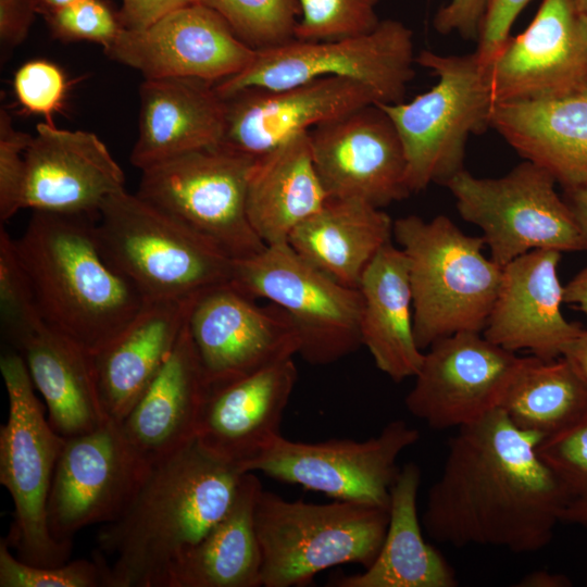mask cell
Segmentation results:
<instances>
[{"label": "cell", "instance_id": "cell-6", "mask_svg": "<svg viewBox=\"0 0 587 587\" xmlns=\"http://www.w3.org/2000/svg\"><path fill=\"white\" fill-rule=\"evenodd\" d=\"M254 523L262 586L295 587L334 566L369 567L383 546L389 509L341 500H287L263 488Z\"/></svg>", "mask_w": 587, "mask_h": 587}, {"label": "cell", "instance_id": "cell-47", "mask_svg": "<svg viewBox=\"0 0 587 587\" xmlns=\"http://www.w3.org/2000/svg\"><path fill=\"white\" fill-rule=\"evenodd\" d=\"M564 357L587 383V329L571 341L563 351Z\"/></svg>", "mask_w": 587, "mask_h": 587}, {"label": "cell", "instance_id": "cell-49", "mask_svg": "<svg viewBox=\"0 0 587 587\" xmlns=\"http://www.w3.org/2000/svg\"><path fill=\"white\" fill-rule=\"evenodd\" d=\"M563 302L587 314V266L564 286Z\"/></svg>", "mask_w": 587, "mask_h": 587}, {"label": "cell", "instance_id": "cell-33", "mask_svg": "<svg viewBox=\"0 0 587 587\" xmlns=\"http://www.w3.org/2000/svg\"><path fill=\"white\" fill-rule=\"evenodd\" d=\"M392 229L394 221L380 208L329 198L290 233L288 243L338 283L359 289L370 262L391 241Z\"/></svg>", "mask_w": 587, "mask_h": 587}, {"label": "cell", "instance_id": "cell-27", "mask_svg": "<svg viewBox=\"0 0 587 587\" xmlns=\"http://www.w3.org/2000/svg\"><path fill=\"white\" fill-rule=\"evenodd\" d=\"M208 390L186 324L158 376L120 423L124 436L149 465L168 457L196 439Z\"/></svg>", "mask_w": 587, "mask_h": 587}, {"label": "cell", "instance_id": "cell-21", "mask_svg": "<svg viewBox=\"0 0 587 587\" xmlns=\"http://www.w3.org/2000/svg\"><path fill=\"white\" fill-rule=\"evenodd\" d=\"M226 100L221 146L258 158L289 137L360 108L380 103L358 80L326 76L283 89H243Z\"/></svg>", "mask_w": 587, "mask_h": 587}, {"label": "cell", "instance_id": "cell-29", "mask_svg": "<svg viewBox=\"0 0 587 587\" xmlns=\"http://www.w3.org/2000/svg\"><path fill=\"white\" fill-rule=\"evenodd\" d=\"M328 199L314 166L310 130L255 158L248 182L247 214L266 246L288 242L290 233Z\"/></svg>", "mask_w": 587, "mask_h": 587}, {"label": "cell", "instance_id": "cell-31", "mask_svg": "<svg viewBox=\"0 0 587 587\" xmlns=\"http://www.w3.org/2000/svg\"><path fill=\"white\" fill-rule=\"evenodd\" d=\"M15 351L24 358L51 426L68 438L103 424L91 354L42 323Z\"/></svg>", "mask_w": 587, "mask_h": 587}, {"label": "cell", "instance_id": "cell-24", "mask_svg": "<svg viewBox=\"0 0 587 587\" xmlns=\"http://www.w3.org/2000/svg\"><path fill=\"white\" fill-rule=\"evenodd\" d=\"M195 298L146 300L127 326L91 354L110 419L121 423L158 376L186 327Z\"/></svg>", "mask_w": 587, "mask_h": 587}, {"label": "cell", "instance_id": "cell-51", "mask_svg": "<svg viewBox=\"0 0 587 587\" xmlns=\"http://www.w3.org/2000/svg\"><path fill=\"white\" fill-rule=\"evenodd\" d=\"M37 13L47 15L58 9L77 2L79 0H34Z\"/></svg>", "mask_w": 587, "mask_h": 587}, {"label": "cell", "instance_id": "cell-8", "mask_svg": "<svg viewBox=\"0 0 587 587\" xmlns=\"http://www.w3.org/2000/svg\"><path fill=\"white\" fill-rule=\"evenodd\" d=\"M0 370L9 399L8 420L0 428V483L14 505L11 529L4 538L15 555L28 564L60 565L67 562L72 544L52 536L47 510L65 437L46 416L21 353L4 352Z\"/></svg>", "mask_w": 587, "mask_h": 587}, {"label": "cell", "instance_id": "cell-19", "mask_svg": "<svg viewBox=\"0 0 587 587\" xmlns=\"http://www.w3.org/2000/svg\"><path fill=\"white\" fill-rule=\"evenodd\" d=\"M494 104L587 84V32L573 0H542L526 29L486 66Z\"/></svg>", "mask_w": 587, "mask_h": 587}, {"label": "cell", "instance_id": "cell-34", "mask_svg": "<svg viewBox=\"0 0 587 587\" xmlns=\"http://www.w3.org/2000/svg\"><path fill=\"white\" fill-rule=\"evenodd\" d=\"M501 409L519 429L542 440L587 414V383L564 357H525Z\"/></svg>", "mask_w": 587, "mask_h": 587}, {"label": "cell", "instance_id": "cell-50", "mask_svg": "<svg viewBox=\"0 0 587 587\" xmlns=\"http://www.w3.org/2000/svg\"><path fill=\"white\" fill-rule=\"evenodd\" d=\"M570 579L562 574H552L538 571L526 575L519 584L522 587H566L571 586Z\"/></svg>", "mask_w": 587, "mask_h": 587}, {"label": "cell", "instance_id": "cell-26", "mask_svg": "<svg viewBox=\"0 0 587 587\" xmlns=\"http://www.w3.org/2000/svg\"><path fill=\"white\" fill-rule=\"evenodd\" d=\"M490 126L564 189L587 183V84L551 97L496 103Z\"/></svg>", "mask_w": 587, "mask_h": 587}, {"label": "cell", "instance_id": "cell-53", "mask_svg": "<svg viewBox=\"0 0 587 587\" xmlns=\"http://www.w3.org/2000/svg\"><path fill=\"white\" fill-rule=\"evenodd\" d=\"M587 32V0H573Z\"/></svg>", "mask_w": 587, "mask_h": 587}, {"label": "cell", "instance_id": "cell-40", "mask_svg": "<svg viewBox=\"0 0 587 587\" xmlns=\"http://www.w3.org/2000/svg\"><path fill=\"white\" fill-rule=\"evenodd\" d=\"M54 37L65 41L85 40L103 50L123 28L117 15L101 0H79L46 15Z\"/></svg>", "mask_w": 587, "mask_h": 587}, {"label": "cell", "instance_id": "cell-42", "mask_svg": "<svg viewBox=\"0 0 587 587\" xmlns=\"http://www.w3.org/2000/svg\"><path fill=\"white\" fill-rule=\"evenodd\" d=\"M33 136L17 130L11 115L0 111V218H11L23 209L24 153Z\"/></svg>", "mask_w": 587, "mask_h": 587}, {"label": "cell", "instance_id": "cell-16", "mask_svg": "<svg viewBox=\"0 0 587 587\" xmlns=\"http://www.w3.org/2000/svg\"><path fill=\"white\" fill-rule=\"evenodd\" d=\"M187 326L209 387L299 353L288 314L274 303L259 305L230 282L195 298Z\"/></svg>", "mask_w": 587, "mask_h": 587}, {"label": "cell", "instance_id": "cell-30", "mask_svg": "<svg viewBox=\"0 0 587 587\" xmlns=\"http://www.w3.org/2000/svg\"><path fill=\"white\" fill-rule=\"evenodd\" d=\"M262 489L254 472L243 473L226 513L183 553L163 587H261L254 513Z\"/></svg>", "mask_w": 587, "mask_h": 587}, {"label": "cell", "instance_id": "cell-37", "mask_svg": "<svg viewBox=\"0 0 587 587\" xmlns=\"http://www.w3.org/2000/svg\"><path fill=\"white\" fill-rule=\"evenodd\" d=\"M300 15L295 39L336 40L373 30L380 22L379 0H297Z\"/></svg>", "mask_w": 587, "mask_h": 587}, {"label": "cell", "instance_id": "cell-14", "mask_svg": "<svg viewBox=\"0 0 587 587\" xmlns=\"http://www.w3.org/2000/svg\"><path fill=\"white\" fill-rule=\"evenodd\" d=\"M150 466L112 419L92 430L65 438L48 499L52 536L72 544L80 529L116 520Z\"/></svg>", "mask_w": 587, "mask_h": 587}, {"label": "cell", "instance_id": "cell-22", "mask_svg": "<svg viewBox=\"0 0 587 587\" xmlns=\"http://www.w3.org/2000/svg\"><path fill=\"white\" fill-rule=\"evenodd\" d=\"M560 259V251L537 249L502 267L500 288L483 330L486 339L512 352L528 350L542 360L562 357L583 328L561 312Z\"/></svg>", "mask_w": 587, "mask_h": 587}, {"label": "cell", "instance_id": "cell-1", "mask_svg": "<svg viewBox=\"0 0 587 587\" xmlns=\"http://www.w3.org/2000/svg\"><path fill=\"white\" fill-rule=\"evenodd\" d=\"M541 438L519 429L502 409L459 427L422 515L434 541L536 552L552 539L570 503L541 460Z\"/></svg>", "mask_w": 587, "mask_h": 587}, {"label": "cell", "instance_id": "cell-20", "mask_svg": "<svg viewBox=\"0 0 587 587\" xmlns=\"http://www.w3.org/2000/svg\"><path fill=\"white\" fill-rule=\"evenodd\" d=\"M23 209L96 218L125 177L93 133L39 123L24 153Z\"/></svg>", "mask_w": 587, "mask_h": 587}, {"label": "cell", "instance_id": "cell-10", "mask_svg": "<svg viewBox=\"0 0 587 587\" xmlns=\"http://www.w3.org/2000/svg\"><path fill=\"white\" fill-rule=\"evenodd\" d=\"M555 179L525 161L500 177H476L465 168L444 186L460 215L483 233L490 258L500 266L537 249L587 251V238Z\"/></svg>", "mask_w": 587, "mask_h": 587}, {"label": "cell", "instance_id": "cell-3", "mask_svg": "<svg viewBox=\"0 0 587 587\" xmlns=\"http://www.w3.org/2000/svg\"><path fill=\"white\" fill-rule=\"evenodd\" d=\"M46 325L93 354L146 303L104 258L93 218L33 211L14 239Z\"/></svg>", "mask_w": 587, "mask_h": 587}, {"label": "cell", "instance_id": "cell-35", "mask_svg": "<svg viewBox=\"0 0 587 587\" xmlns=\"http://www.w3.org/2000/svg\"><path fill=\"white\" fill-rule=\"evenodd\" d=\"M217 12L235 34L255 50L295 39L297 0H196Z\"/></svg>", "mask_w": 587, "mask_h": 587}, {"label": "cell", "instance_id": "cell-41", "mask_svg": "<svg viewBox=\"0 0 587 587\" xmlns=\"http://www.w3.org/2000/svg\"><path fill=\"white\" fill-rule=\"evenodd\" d=\"M13 89L24 110L45 116L46 123L53 125L52 115L63 105L67 83L57 64L32 60L15 72Z\"/></svg>", "mask_w": 587, "mask_h": 587}, {"label": "cell", "instance_id": "cell-32", "mask_svg": "<svg viewBox=\"0 0 587 587\" xmlns=\"http://www.w3.org/2000/svg\"><path fill=\"white\" fill-rule=\"evenodd\" d=\"M421 470L400 469L390 491L387 533L374 562L362 573L335 579V587H455V573L423 537L417 514Z\"/></svg>", "mask_w": 587, "mask_h": 587}, {"label": "cell", "instance_id": "cell-12", "mask_svg": "<svg viewBox=\"0 0 587 587\" xmlns=\"http://www.w3.org/2000/svg\"><path fill=\"white\" fill-rule=\"evenodd\" d=\"M230 283L288 314L300 341L298 354L309 364L329 365L362 346L360 290L338 283L288 242L234 260Z\"/></svg>", "mask_w": 587, "mask_h": 587}, {"label": "cell", "instance_id": "cell-28", "mask_svg": "<svg viewBox=\"0 0 587 587\" xmlns=\"http://www.w3.org/2000/svg\"><path fill=\"white\" fill-rule=\"evenodd\" d=\"M362 296V346L375 365L394 382L414 377L424 352L416 344L412 291L405 254L392 242L385 245L365 268Z\"/></svg>", "mask_w": 587, "mask_h": 587}, {"label": "cell", "instance_id": "cell-39", "mask_svg": "<svg viewBox=\"0 0 587 587\" xmlns=\"http://www.w3.org/2000/svg\"><path fill=\"white\" fill-rule=\"evenodd\" d=\"M537 452L567 492L569 505L587 507V414L566 430L540 440Z\"/></svg>", "mask_w": 587, "mask_h": 587}, {"label": "cell", "instance_id": "cell-38", "mask_svg": "<svg viewBox=\"0 0 587 587\" xmlns=\"http://www.w3.org/2000/svg\"><path fill=\"white\" fill-rule=\"evenodd\" d=\"M103 565L97 555L60 565L28 564L0 540V587H103Z\"/></svg>", "mask_w": 587, "mask_h": 587}, {"label": "cell", "instance_id": "cell-5", "mask_svg": "<svg viewBox=\"0 0 587 587\" xmlns=\"http://www.w3.org/2000/svg\"><path fill=\"white\" fill-rule=\"evenodd\" d=\"M107 261L146 300L190 299L229 283L234 259L126 189L93 220Z\"/></svg>", "mask_w": 587, "mask_h": 587}, {"label": "cell", "instance_id": "cell-48", "mask_svg": "<svg viewBox=\"0 0 587 587\" xmlns=\"http://www.w3.org/2000/svg\"><path fill=\"white\" fill-rule=\"evenodd\" d=\"M565 202L587 238V183L564 189Z\"/></svg>", "mask_w": 587, "mask_h": 587}, {"label": "cell", "instance_id": "cell-9", "mask_svg": "<svg viewBox=\"0 0 587 587\" xmlns=\"http://www.w3.org/2000/svg\"><path fill=\"white\" fill-rule=\"evenodd\" d=\"M255 158L221 145L189 151L141 170L137 196L234 260L266 245L247 214Z\"/></svg>", "mask_w": 587, "mask_h": 587}, {"label": "cell", "instance_id": "cell-4", "mask_svg": "<svg viewBox=\"0 0 587 587\" xmlns=\"http://www.w3.org/2000/svg\"><path fill=\"white\" fill-rule=\"evenodd\" d=\"M392 230L409 264L419 348L458 333H483L502 278V266L483 253V237L464 234L446 215H408L394 221Z\"/></svg>", "mask_w": 587, "mask_h": 587}, {"label": "cell", "instance_id": "cell-23", "mask_svg": "<svg viewBox=\"0 0 587 587\" xmlns=\"http://www.w3.org/2000/svg\"><path fill=\"white\" fill-rule=\"evenodd\" d=\"M297 377L294 358H289L209 387L196 439L245 472L248 462L282 436L280 424Z\"/></svg>", "mask_w": 587, "mask_h": 587}, {"label": "cell", "instance_id": "cell-11", "mask_svg": "<svg viewBox=\"0 0 587 587\" xmlns=\"http://www.w3.org/2000/svg\"><path fill=\"white\" fill-rule=\"evenodd\" d=\"M415 57L412 30L398 20L387 18L359 36L326 41L292 39L257 50L250 65L214 86L227 99L248 88L283 89L339 76L367 85L380 103H398L415 75Z\"/></svg>", "mask_w": 587, "mask_h": 587}, {"label": "cell", "instance_id": "cell-52", "mask_svg": "<svg viewBox=\"0 0 587 587\" xmlns=\"http://www.w3.org/2000/svg\"><path fill=\"white\" fill-rule=\"evenodd\" d=\"M562 522L587 524V507L569 505L563 513Z\"/></svg>", "mask_w": 587, "mask_h": 587}, {"label": "cell", "instance_id": "cell-25", "mask_svg": "<svg viewBox=\"0 0 587 587\" xmlns=\"http://www.w3.org/2000/svg\"><path fill=\"white\" fill-rule=\"evenodd\" d=\"M138 138L130 154L143 170L179 154L218 146L226 100L214 83L197 78H145L139 89Z\"/></svg>", "mask_w": 587, "mask_h": 587}, {"label": "cell", "instance_id": "cell-46", "mask_svg": "<svg viewBox=\"0 0 587 587\" xmlns=\"http://www.w3.org/2000/svg\"><path fill=\"white\" fill-rule=\"evenodd\" d=\"M196 0H122L117 18L123 28L140 29L166 13Z\"/></svg>", "mask_w": 587, "mask_h": 587}, {"label": "cell", "instance_id": "cell-2", "mask_svg": "<svg viewBox=\"0 0 587 587\" xmlns=\"http://www.w3.org/2000/svg\"><path fill=\"white\" fill-rule=\"evenodd\" d=\"M243 473L197 439L152 464L122 514L97 535L103 587H163L183 553L226 513Z\"/></svg>", "mask_w": 587, "mask_h": 587}, {"label": "cell", "instance_id": "cell-45", "mask_svg": "<svg viewBox=\"0 0 587 587\" xmlns=\"http://www.w3.org/2000/svg\"><path fill=\"white\" fill-rule=\"evenodd\" d=\"M36 13L34 0H0V39L3 49L14 48L26 38Z\"/></svg>", "mask_w": 587, "mask_h": 587}, {"label": "cell", "instance_id": "cell-43", "mask_svg": "<svg viewBox=\"0 0 587 587\" xmlns=\"http://www.w3.org/2000/svg\"><path fill=\"white\" fill-rule=\"evenodd\" d=\"M530 0H491L474 51L487 66L509 40L510 30Z\"/></svg>", "mask_w": 587, "mask_h": 587}, {"label": "cell", "instance_id": "cell-17", "mask_svg": "<svg viewBox=\"0 0 587 587\" xmlns=\"http://www.w3.org/2000/svg\"><path fill=\"white\" fill-rule=\"evenodd\" d=\"M104 53L145 78L184 77L215 84L243 71L257 50L217 12L191 2L145 28H122Z\"/></svg>", "mask_w": 587, "mask_h": 587}, {"label": "cell", "instance_id": "cell-7", "mask_svg": "<svg viewBox=\"0 0 587 587\" xmlns=\"http://www.w3.org/2000/svg\"><path fill=\"white\" fill-rule=\"evenodd\" d=\"M415 62L429 70L437 83L409 102L377 103L401 138L411 193L432 183L444 185L464 168L466 141L490 126L494 107L487 68L475 52L422 50Z\"/></svg>", "mask_w": 587, "mask_h": 587}, {"label": "cell", "instance_id": "cell-15", "mask_svg": "<svg viewBox=\"0 0 587 587\" xmlns=\"http://www.w3.org/2000/svg\"><path fill=\"white\" fill-rule=\"evenodd\" d=\"M482 333H458L424 354L404 399L409 413L434 429L459 428L501 409L524 358Z\"/></svg>", "mask_w": 587, "mask_h": 587}, {"label": "cell", "instance_id": "cell-44", "mask_svg": "<svg viewBox=\"0 0 587 587\" xmlns=\"http://www.w3.org/2000/svg\"><path fill=\"white\" fill-rule=\"evenodd\" d=\"M490 2L491 0H450L437 10L433 26L441 35L457 33L465 40L477 42Z\"/></svg>", "mask_w": 587, "mask_h": 587}, {"label": "cell", "instance_id": "cell-36", "mask_svg": "<svg viewBox=\"0 0 587 587\" xmlns=\"http://www.w3.org/2000/svg\"><path fill=\"white\" fill-rule=\"evenodd\" d=\"M0 314L2 333L13 349L43 323L15 241L3 225L0 227Z\"/></svg>", "mask_w": 587, "mask_h": 587}, {"label": "cell", "instance_id": "cell-13", "mask_svg": "<svg viewBox=\"0 0 587 587\" xmlns=\"http://www.w3.org/2000/svg\"><path fill=\"white\" fill-rule=\"evenodd\" d=\"M420 439V432L395 420L366 440L295 441L283 435L248 462L245 472H261L334 500L389 509L400 469L399 455Z\"/></svg>", "mask_w": 587, "mask_h": 587}, {"label": "cell", "instance_id": "cell-18", "mask_svg": "<svg viewBox=\"0 0 587 587\" xmlns=\"http://www.w3.org/2000/svg\"><path fill=\"white\" fill-rule=\"evenodd\" d=\"M310 141L330 199L360 200L382 209L410 196L401 138L378 104L313 127Z\"/></svg>", "mask_w": 587, "mask_h": 587}]
</instances>
